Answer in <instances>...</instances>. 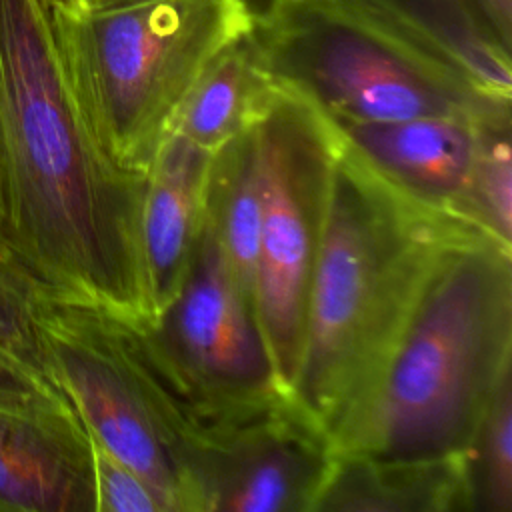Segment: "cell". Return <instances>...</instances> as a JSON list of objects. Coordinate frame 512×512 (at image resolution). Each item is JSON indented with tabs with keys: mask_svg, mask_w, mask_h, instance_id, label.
<instances>
[{
	"mask_svg": "<svg viewBox=\"0 0 512 512\" xmlns=\"http://www.w3.org/2000/svg\"><path fill=\"white\" fill-rule=\"evenodd\" d=\"M146 176L98 134L42 0H0V242L52 296L150 320L140 260Z\"/></svg>",
	"mask_w": 512,
	"mask_h": 512,
	"instance_id": "1",
	"label": "cell"
},
{
	"mask_svg": "<svg viewBox=\"0 0 512 512\" xmlns=\"http://www.w3.org/2000/svg\"><path fill=\"white\" fill-rule=\"evenodd\" d=\"M512 372V244L462 228L432 256L368 388L332 436L336 456L438 462L466 454Z\"/></svg>",
	"mask_w": 512,
	"mask_h": 512,
	"instance_id": "2",
	"label": "cell"
},
{
	"mask_svg": "<svg viewBox=\"0 0 512 512\" xmlns=\"http://www.w3.org/2000/svg\"><path fill=\"white\" fill-rule=\"evenodd\" d=\"M468 226L410 202L336 138L290 392L330 442L376 374L432 256Z\"/></svg>",
	"mask_w": 512,
	"mask_h": 512,
	"instance_id": "3",
	"label": "cell"
},
{
	"mask_svg": "<svg viewBox=\"0 0 512 512\" xmlns=\"http://www.w3.org/2000/svg\"><path fill=\"white\" fill-rule=\"evenodd\" d=\"M248 34L270 78L330 122L460 116L512 124V100L378 0H282Z\"/></svg>",
	"mask_w": 512,
	"mask_h": 512,
	"instance_id": "4",
	"label": "cell"
},
{
	"mask_svg": "<svg viewBox=\"0 0 512 512\" xmlns=\"http://www.w3.org/2000/svg\"><path fill=\"white\" fill-rule=\"evenodd\" d=\"M48 12L78 102L118 160L142 176L196 78L252 24L240 0H116Z\"/></svg>",
	"mask_w": 512,
	"mask_h": 512,
	"instance_id": "5",
	"label": "cell"
},
{
	"mask_svg": "<svg viewBox=\"0 0 512 512\" xmlns=\"http://www.w3.org/2000/svg\"><path fill=\"white\" fill-rule=\"evenodd\" d=\"M34 328L46 376L90 438L138 472L166 512H198L184 426L142 358L130 318L40 290Z\"/></svg>",
	"mask_w": 512,
	"mask_h": 512,
	"instance_id": "6",
	"label": "cell"
},
{
	"mask_svg": "<svg viewBox=\"0 0 512 512\" xmlns=\"http://www.w3.org/2000/svg\"><path fill=\"white\" fill-rule=\"evenodd\" d=\"M254 134L260 176L254 306L278 386L290 396L336 138L308 100L280 84L256 114Z\"/></svg>",
	"mask_w": 512,
	"mask_h": 512,
	"instance_id": "7",
	"label": "cell"
},
{
	"mask_svg": "<svg viewBox=\"0 0 512 512\" xmlns=\"http://www.w3.org/2000/svg\"><path fill=\"white\" fill-rule=\"evenodd\" d=\"M136 326L186 424L188 446L222 414L284 394L254 302L236 280L206 214L176 296L154 320Z\"/></svg>",
	"mask_w": 512,
	"mask_h": 512,
	"instance_id": "8",
	"label": "cell"
},
{
	"mask_svg": "<svg viewBox=\"0 0 512 512\" xmlns=\"http://www.w3.org/2000/svg\"><path fill=\"white\" fill-rule=\"evenodd\" d=\"M332 462L328 434L290 396L236 408L190 448L198 512H312Z\"/></svg>",
	"mask_w": 512,
	"mask_h": 512,
	"instance_id": "9",
	"label": "cell"
},
{
	"mask_svg": "<svg viewBox=\"0 0 512 512\" xmlns=\"http://www.w3.org/2000/svg\"><path fill=\"white\" fill-rule=\"evenodd\" d=\"M330 126L336 138L398 194L418 206L478 226L472 216L470 190L480 146L486 130L512 124L420 116L390 122H330Z\"/></svg>",
	"mask_w": 512,
	"mask_h": 512,
	"instance_id": "10",
	"label": "cell"
},
{
	"mask_svg": "<svg viewBox=\"0 0 512 512\" xmlns=\"http://www.w3.org/2000/svg\"><path fill=\"white\" fill-rule=\"evenodd\" d=\"M96 512L90 434L68 400L0 402V512Z\"/></svg>",
	"mask_w": 512,
	"mask_h": 512,
	"instance_id": "11",
	"label": "cell"
},
{
	"mask_svg": "<svg viewBox=\"0 0 512 512\" xmlns=\"http://www.w3.org/2000/svg\"><path fill=\"white\" fill-rule=\"evenodd\" d=\"M212 154L168 130L146 172L138 236L150 320L170 304L188 272Z\"/></svg>",
	"mask_w": 512,
	"mask_h": 512,
	"instance_id": "12",
	"label": "cell"
},
{
	"mask_svg": "<svg viewBox=\"0 0 512 512\" xmlns=\"http://www.w3.org/2000/svg\"><path fill=\"white\" fill-rule=\"evenodd\" d=\"M472 512L464 456L376 462L336 456L312 512Z\"/></svg>",
	"mask_w": 512,
	"mask_h": 512,
	"instance_id": "13",
	"label": "cell"
},
{
	"mask_svg": "<svg viewBox=\"0 0 512 512\" xmlns=\"http://www.w3.org/2000/svg\"><path fill=\"white\" fill-rule=\"evenodd\" d=\"M274 86L246 32L196 78L168 130L216 152L256 118Z\"/></svg>",
	"mask_w": 512,
	"mask_h": 512,
	"instance_id": "14",
	"label": "cell"
},
{
	"mask_svg": "<svg viewBox=\"0 0 512 512\" xmlns=\"http://www.w3.org/2000/svg\"><path fill=\"white\" fill-rule=\"evenodd\" d=\"M204 214L224 248L236 280L254 302L260 242V176L254 120L212 154Z\"/></svg>",
	"mask_w": 512,
	"mask_h": 512,
	"instance_id": "15",
	"label": "cell"
},
{
	"mask_svg": "<svg viewBox=\"0 0 512 512\" xmlns=\"http://www.w3.org/2000/svg\"><path fill=\"white\" fill-rule=\"evenodd\" d=\"M452 54L482 86L512 100V50L468 0H378Z\"/></svg>",
	"mask_w": 512,
	"mask_h": 512,
	"instance_id": "16",
	"label": "cell"
},
{
	"mask_svg": "<svg viewBox=\"0 0 512 512\" xmlns=\"http://www.w3.org/2000/svg\"><path fill=\"white\" fill-rule=\"evenodd\" d=\"M464 460L472 512H512V372L496 386Z\"/></svg>",
	"mask_w": 512,
	"mask_h": 512,
	"instance_id": "17",
	"label": "cell"
},
{
	"mask_svg": "<svg viewBox=\"0 0 512 512\" xmlns=\"http://www.w3.org/2000/svg\"><path fill=\"white\" fill-rule=\"evenodd\" d=\"M512 126L486 130L476 160L470 206L480 228L512 244Z\"/></svg>",
	"mask_w": 512,
	"mask_h": 512,
	"instance_id": "18",
	"label": "cell"
},
{
	"mask_svg": "<svg viewBox=\"0 0 512 512\" xmlns=\"http://www.w3.org/2000/svg\"><path fill=\"white\" fill-rule=\"evenodd\" d=\"M38 292L40 288L0 244V354L46 376L34 328Z\"/></svg>",
	"mask_w": 512,
	"mask_h": 512,
	"instance_id": "19",
	"label": "cell"
},
{
	"mask_svg": "<svg viewBox=\"0 0 512 512\" xmlns=\"http://www.w3.org/2000/svg\"><path fill=\"white\" fill-rule=\"evenodd\" d=\"M96 512H166L150 484L92 438Z\"/></svg>",
	"mask_w": 512,
	"mask_h": 512,
	"instance_id": "20",
	"label": "cell"
},
{
	"mask_svg": "<svg viewBox=\"0 0 512 512\" xmlns=\"http://www.w3.org/2000/svg\"><path fill=\"white\" fill-rule=\"evenodd\" d=\"M66 400L54 382L0 354V402L14 406H38Z\"/></svg>",
	"mask_w": 512,
	"mask_h": 512,
	"instance_id": "21",
	"label": "cell"
},
{
	"mask_svg": "<svg viewBox=\"0 0 512 512\" xmlns=\"http://www.w3.org/2000/svg\"><path fill=\"white\" fill-rule=\"evenodd\" d=\"M500 44L512 50V0H468Z\"/></svg>",
	"mask_w": 512,
	"mask_h": 512,
	"instance_id": "22",
	"label": "cell"
},
{
	"mask_svg": "<svg viewBox=\"0 0 512 512\" xmlns=\"http://www.w3.org/2000/svg\"><path fill=\"white\" fill-rule=\"evenodd\" d=\"M48 10H76V8H88V6H100L114 0H42Z\"/></svg>",
	"mask_w": 512,
	"mask_h": 512,
	"instance_id": "23",
	"label": "cell"
},
{
	"mask_svg": "<svg viewBox=\"0 0 512 512\" xmlns=\"http://www.w3.org/2000/svg\"><path fill=\"white\" fill-rule=\"evenodd\" d=\"M114 2H116V0H114ZM278 2H282V0H240V4L246 8V12L250 14L252 20H256V18L264 16L266 12H270ZM108 4H110V2H108Z\"/></svg>",
	"mask_w": 512,
	"mask_h": 512,
	"instance_id": "24",
	"label": "cell"
},
{
	"mask_svg": "<svg viewBox=\"0 0 512 512\" xmlns=\"http://www.w3.org/2000/svg\"><path fill=\"white\" fill-rule=\"evenodd\" d=\"M0 244H2V242H0Z\"/></svg>",
	"mask_w": 512,
	"mask_h": 512,
	"instance_id": "25",
	"label": "cell"
}]
</instances>
